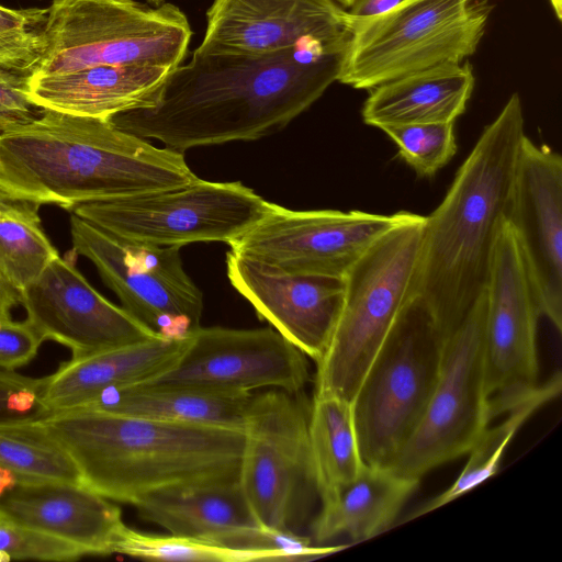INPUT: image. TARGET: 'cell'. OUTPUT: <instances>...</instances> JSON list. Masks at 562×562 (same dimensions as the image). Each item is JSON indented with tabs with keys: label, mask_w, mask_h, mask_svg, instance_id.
Segmentation results:
<instances>
[{
	"label": "cell",
	"mask_w": 562,
	"mask_h": 562,
	"mask_svg": "<svg viewBox=\"0 0 562 562\" xmlns=\"http://www.w3.org/2000/svg\"><path fill=\"white\" fill-rule=\"evenodd\" d=\"M349 40L310 41L274 53L195 49L149 102L110 117L116 127L184 153L254 140L286 126L338 77Z\"/></svg>",
	"instance_id": "obj_1"
},
{
	"label": "cell",
	"mask_w": 562,
	"mask_h": 562,
	"mask_svg": "<svg viewBox=\"0 0 562 562\" xmlns=\"http://www.w3.org/2000/svg\"><path fill=\"white\" fill-rule=\"evenodd\" d=\"M198 177L182 153L110 120L41 110L0 134V190L69 212L81 204L182 187Z\"/></svg>",
	"instance_id": "obj_2"
},
{
	"label": "cell",
	"mask_w": 562,
	"mask_h": 562,
	"mask_svg": "<svg viewBox=\"0 0 562 562\" xmlns=\"http://www.w3.org/2000/svg\"><path fill=\"white\" fill-rule=\"evenodd\" d=\"M526 137L515 92L481 133L441 203L425 216L412 297L426 306L446 337L485 290Z\"/></svg>",
	"instance_id": "obj_3"
},
{
	"label": "cell",
	"mask_w": 562,
	"mask_h": 562,
	"mask_svg": "<svg viewBox=\"0 0 562 562\" xmlns=\"http://www.w3.org/2000/svg\"><path fill=\"white\" fill-rule=\"evenodd\" d=\"M66 449L82 484L137 505L158 492L239 480L244 431L93 409L42 420Z\"/></svg>",
	"instance_id": "obj_4"
},
{
	"label": "cell",
	"mask_w": 562,
	"mask_h": 562,
	"mask_svg": "<svg viewBox=\"0 0 562 562\" xmlns=\"http://www.w3.org/2000/svg\"><path fill=\"white\" fill-rule=\"evenodd\" d=\"M424 225V215L406 212L344 277V301L316 362L314 395L352 402L372 359L412 299Z\"/></svg>",
	"instance_id": "obj_5"
},
{
	"label": "cell",
	"mask_w": 562,
	"mask_h": 562,
	"mask_svg": "<svg viewBox=\"0 0 562 562\" xmlns=\"http://www.w3.org/2000/svg\"><path fill=\"white\" fill-rule=\"evenodd\" d=\"M192 30L172 3L151 8L135 0H53L43 50L30 75L101 65H154L173 69L184 59Z\"/></svg>",
	"instance_id": "obj_6"
},
{
	"label": "cell",
	"mask_w": 562,
	"mask_h": 562,
	"mask_svg": "<svg viewBox=\"0 0 562 562\" xmlns=\"http://www.w3.org/2000/svg\"><path fill=\"white\" fill-rule=\"evenodd\" d=\"M446 336L412 297L372 359L351 402L362 463L390 468L436 386Z\"/></svg>",
	"instance_id": "obj_7"
},
{
	"label": "cell",
	"mask_w": 562,
	"mask_h": 562,
	"mask_svg": "<svg viewBox=\"0 0 562 562\" xmlns=\"http://www.w3.org/2000/svg\"><path fill=\"white\" fill-rule=\"evenodd\" d=\"M490 0H405L381 14H349L351 38L338 81L371 90L400 77L473 55L485 33Z\"/></svg>",
	"instance_id": "obj_8"
},
{
	"label": "cell",
	"mask_w": 562,
	"mask_h": 562,
	"mask_svg": "<svg viewBox=\"0 0 562 562\" xmlns=\"http://www.w3.org/2000/svg\"><path fill=\"white\" fill-rule=\"evenodd\" d=\"M310 405L302 393L280 389L250 398L239 484L259 526L299 532L319 502L308 439Z\"/></svg>",
	"instance_id": "obj_9"
},
{
	"label": "cell",
	"mask_w": 562,
	"mask_h": 562,
	"mask_svg": "<svg viewBox=\"0 0 562 562\" xmlns=\"http://www.w3.org/2000/svg\"><path fill=\"white\" fill-rule=\"evenodd\" d=\"M268 205L239 181L196 178L178 188L81 204L71 213L124 240L182 247L229 245L265 215Z\"/></svg>",
	"instance_id": "obj_10"
},
{
	"label": "cell",
	"mask_w": 562,
	"mask_h": 562,
	"mask_svg": "<svg viewBox=\"0 0 562 562\" xmlns=\"http://www.w3.org/2000/svg\"><path fill=\"white\" fill-rule=\"evenodd\" d=\"M485 293L445 339L439 376L428 405L390 468L422 477L468 454L492 420L485 383Z\"/></svg>",
	"instance_id": "obj_11"
},
{
	"label": "cell",
	"mask_w": 562,
	"mask_h": 562,
	"mask_svg": "<svg viewBox=\"0 0 562 562\" xmlns=\"http://www.w3.org/2000/svg\"><path fill=\"white\" fill-rule=\"evenodd\" d=\"M75 254L89 259L122 307L167 338L200 326L203 294L186 272L178 246L121 239L71 213Z\"/></svg>",
	"instance_id": "obj_12"
},
{
	"label": "cell",
	"mask_w": 562,
	"mask_h": 562,
	"mask_svg": "<svg viewBox=\"0 0 562 562\" xmlns=\"http://www.w3.org/2000/svg\"><path fill=\"white\" fill-rule=\"evenodd\" d=\"M405 213L293 211L269 202L265 215L228 246L236 255L291 273L344 279Z\"/></svg>",
	"instance_id": "obj_13"
},
{
	"label": "cell",
	"mask_w": 562,
	"mask_h": 562,
	"mask_svg": "<svg viewBox=\"0 0 562 562\" xmlns=\"http://www.w3.org/2000/svg\"><path fill=\"white\" fill-rule=\"evenodd\" d=\"M484 293L485 383L494 419L539 384L541 312L508 221L498 235Z\"/></svg>",
	"instance_id": "obj_14"
},
{
	"label": "cell",
	"mask_w": 562,
	"mask_h": 562,
	"mask_svg": "<svg viewBox=\"0 0 562 562\" xmlns=\"http://www.w3.org/2000/svg\"><path fill=\"white\" fill-rule=\"evenodd\" d=\"M310 378L307 357L272 327L199 326L177 363L143 384L236 394L270 387L297 394Z\"/></svg>",
	"instance_id": "obj_15"
},
{
	"label": "cell",
	"mask_w": 562,
	"mask_h": 562,
	"mask_svg": "<svg viewBox=\"0 0 562 562\" xmlns=\"http://www.w3.org/2000/svg\"><path fill=\"white\" fill-rule=\"evenodd\" d=\"M21 304L43 341L66 346L71 358L161 336L106 300L59 255L21 291Z\"/></svg>",
	"instance_id": "obj_16"
},
{
	"label": "cell",
	"mask_w": 562,
	"mask_h": 562,
	"mask_svg": "<svg viewBox=\"0 0 562 562\" xmlns=\"http://www.w3.org/2000/svg\"><path fill=\"white\" fill-rule=\"evenodd\" d=\"M507 221L540 312L562 328V157L525 138Z\"/></svg>",
	"instance_id": "obj_17"
},
{
	"label": "cell",
	"mask_w": 562,
	"mask_h": 562,
	"mask_svg": "<svg viewBox=\"0 0 562 562\" xmlns=\"http://www.w3.org/2000/svg\"><path fill=\"white\" fill-rule=\"evenodd\" d=\"M226 272L260 318L315 363L321 359L341 310L344 279L291 273L231 250Z\"/></svg>",
	"instance_id": "obj_18"
},
{
	"label": "cell",
	"mask_w": 562,
	"mask_h": 562,
	"mask_svg": "<svg viewBox=\"0 0 562 562\" xmlns=\"http://www.w3.org/2000/svg\"><path fill=\"white\" fill-rule=\"evenodd\" d=\"M350 37L348 12L331 0H214L198 49L263 54Z\"/></svg>",
	"instance_id": "obj_19"
},
{
	"label": "cell",
	"mask_w": 562,
	"mask_h": 562,
	"mask_svg": "<svg viewBox=\"0 0 562 562\" xmlns=\"http://www.w3.org/2000/svg\"><path fill=\"white\" fill-rule=\"evenodd\" d=\"M0 514L82 548L112 554L125 526L120 507L83 484L20 476L0 468Z\"/></svg>",
	"instance_id": "obj_20"
},
{
	"label": "cell",
	"mask_w": 562,
	"mask_h": 562,
	"mask_svg": "<svg viewBox=\"0 0 562 562\" xmlns=\"http://www.w3.org/2000/svg\"><path fill=\"white\" fill-rule=\"evenodd\" d=\"M191 341L164 336L63 362L43 378V400L53 412L76 408L101 392L146 383L173 367Z\"/></svg>",
	"instance_id": "obj_21"
},
{
	"label": "cell",
	"mask_w": 562,
	"mask_h": 562,
	"mask_svg": "<svg viewBox=\"0 0 562 562\" xmlns=\"http://www.w3.org/2000/svg\"><path fill=\"white\" fill-rule=\"evenodd\" d=\"M170 70L154 65H101L29 75L27 93L42 110L109 120L146 105Z\"/></svg>",
	"instance_id": "obj_22"
},
{
	"label": "cell",
	"mask_w": 562,
	"mask_h": 562,
	"mask_svg": "<svg viewBox=\"0 0 562 562\" xmlns=\"http://www.w3.org/2000/svg\"><path fill=\"white\" fill-rule=\"evenodd\" d=\"M475 85L472 65L446 64L387 81L370 90L361 116L367 125L454 123Z\"/></svg>",
	"instance_id": "obj_23"
},
{
	"label": "cell",
	"mask_w": 562,
	"mask_h": 562,
	"mask_svg": "<svg viewBox=\"0 0 562 562\" xmlns=\"http://www.w3.org/2000/svg\"><path fill=\"white\" fill-rule=\"evenodd\" d=\"M419 483L389 468L363 464L353 479L319 502L311 522L313 540L323 543L348 536L362 542L385 532Z\"/></svg>",
	"instance_id": "obj_24"
},
{
	"label": "cell",
	"mask_w": 562,
	"mask_h": 562,
	"mask_svg": "<svg viewBox=\"0 0 562 562\" xmlns=\"http://www.w3.org/2000/svg\"><path fill=\"white\" fill-rule=\"evenodd\" d=\"M251 396L252 393L137 384L108 389L72 409L103 411L243 431Z\"/></svg>",
	"instance_id": "obj_25"
},
{
	"label": "cell",
	"mask_w": 562,
	"mask_h": 562,
	"mask_svg": "<svg viewBox=\"0 0 562 562\" xmlns=\"http://www.w3.org/2000/svg\"><path fill=\"white\" fill-rule=\"evenodd\" d=\"M138 516L169 535L217 542L227 533L258 525L239 480L150 494L135 505Z\"/></svg>",
	"instance_id": "obj_26"
},
{
	"label": "cell",
	"mask_w": 562,
	"mask_h": 562,
	"mask_svg": "<svg viewBox=\"0 0 562 562\" xmlns=\"http://www.w3.org/2000/svg\"><path fill=\"white\" fill-rule=\"evenodd\" d=\"M308 439L321 502L353 479L363 465L351 403L333 395H314Z\"/></svg>",
	"instance_id": "obj_27"
},
{
	"label": "cell",
	"mask_w": 562,
	"mask_h": 562,
	"mask_svg": "<svg viewBox=\"0 0 562 562\" xmlns=\"http://www.w3.org/2000/svg\"><path fill=\"white\" fill-rule=\"evenodd\" d=\"M561 372H555L548 381L533 390L525 400L506 412L504 419L483 430L468 452V461L456 481L441 494L426 502L406 520L434 512L460 496L469 493L496 474L501 460L516 432L530 416L561 392Z\"/></svg>",
	"instance_id": "obj_28"
},
{
	"label": "cell",
	"mask_w": 562,
	"mask_h": 562,
	"mask_svg": "<svg viewBox=\"0 0 562 562\" xmlns=\"http://www.w3.org/2000/svg\"><path fill=\"white\" fill-rule=\"evenodd\" d=\"M38 209L0 190V272L20 291L59 255L42 226Z\"/></svg>",
	"instance_id": "obj_29"
},
{
	"label": "cell",
	"mask_w": 562,
	"mask_h": 562,
	"mask_svg": "<svg viewBox=\"0 0 562 562\" xmlns=\"http://www.w3.org/2000/svg\"><path fill=\"white\" fill-rule=\"evenodd\" d=\"M42 420L0 425V468L30 479L82 484L74 460Z\"/></svg>",
	"instance_id": "obj_30"
},
{
	"label": "cell",
	"mask_w": 562,
	"mask_h": 562,
	"mask_svg": "<svg viewBox=\"0 0 562 562\" xmlns=\"http://www.w3.org/2000/svg\"><path fill=\"white\" fill-rule=\"evenodd\" d=\"M113 553L155 561L252 562L283 561L276 552L243 550L217 542L179 536L140 532L124 526Z\"/></svg>",
	"instance_id": "obj_31"
},
{
	"label": "cell",
	"mask_w": 562,
	"mask_h": 562,
	"mask_svg": "<svg viewBox=\"0 0 562 562\" xmlns=\"http://www.w3.org/2000/svg\"><path fill=\"white\" fill-rule=\"evenodd\" d=\"M397 146L401 158L420 178L434 177L457 151L453 123L382 127Z\"/></svg>",
	"instance_id": "obj_32"
},
{
	"label": "cell",
	"mask_w": 562,
	"mask_h": 562,
	"mask_svg": "<svg viewBox=\"0 0 562 562\" xmlns=\"http://www.w3.org/2000/svg\"><path fill=\"white\" fill-rule=\"evenodd\" d=\"M47 9L0 5V69L30 75L41 57Z\"/></svg>",
	"instance_id": "obj_33"
},
{
	"label": "cell",
	"mask_w": 562,
	"mask_h": 562,
	"mask_svg": "<svg viewBox=\"0 0 562 562\" xmlns=\"http://www.w3.org/2000/svg\"><path fill=\"white\" fill-rule=\"evenodd\" d=\"M217 543L234 549L276 552L282 557L283 561L315 560L338 553L349 547V544L317 546L311 538L297 532L259 525L232 531Z\"/></svg>",
	"instance_id": "obj_34"
},
{
	"label": "cell",
	"mask_w": 562,
	"mask_h": 562,
	"mask_svg": "<svg viewBox=\"0 0 562 562\" xmlns=\"http://www.w3.org/2000/svg\"><path fill=\"white\" fill-rule=\"evenodd\" d=\"M0 551L11 560L75 561L88 555L72 542L7 519L0 520Z\"/></svg>",
	"instance_id": "obj_35"
},
{
	"label": "cell",
	"mask_w": 562,
	"mask_h": 562,
	"mask_svg": "<svg viewBox=\"0 0 562 562\" xmlns=\"http://www.w3.org/2000/svg\"><path fill=\"white\" fill-rule=\"evenodd\" d=\"M43 378L0 367V425L31 423L52 414L43 400Z\"/></svg>",
	"instance_id": "obj_36"
},
{
	"label": "cell",
	"mask_w": 562,
	"mask_h": 562,
	"mask_svg": "<svg viewBox=\"0 0 562 562\" xmlns=\"http://www.w3.org/2000/svg\"><path fill=\"white\" fill-rule=\"evenodd\" d=\"M29 75L0 69V134L34 119L42 109L27 93Z\"/></svg>",
	"instance_id": "obj_37"
},
{
	"label": "cell",
	"mask_w": 562,
	"mask_h": 562,
	"mask_svg": "<svg viewBox=\"0 0 562 562\" xmlns=\"http://www.w3.org/2000/svg\"><path fill=\"white\" fill-rule=\"evenodd\" d=\"M43 339L26 322L0 319V367L14 370L29 363Z\"/></svg>",
	"instance_id": "obj_38"
},
{
	"label": "cell",
	"mask_w": 562,
	"mask_h": 562,
	"mask_svg": "<svg viewBox=\"0 0 562 562\" xmlns=\"http://www.w3.org/2000/svg\"><path fill=\"white\" fill-rule=\"evenodd\" d=\"M405 0H353L347 10L351 18H370L386 12Z\"/></svg>",
	"instance_id": "obj_39"
},
{
	"label": "cell",
	"mask_w": 562,
	"mask_h": 562,
	"mask_svg": "<svg viewBox=\"0 0 562 562\" xmlns=\"http://www.w3.org/2000/svg\"><path fill=\"white\" fill-rule=\"evenodd\" d=\"M21 304V291L0 272V319L11 318V310Z\"/></svg>",
	"instance_id": "obj_40"
},
{
	"label": "cell",
	"mask_w": 562,
	"mask_h": 562,
	"mask_svg": "<svg viewBox=\"0 0 562 562\" xmlns=\"http://www.w3.org/2000/svg\"><path fill=\"white\" fill-rule=\"evenodd\" d=\"M554 14L559 21L562 19V0H550Z\"/></svg>",
	"instance_id": "obj_41"
},
{
	"label": "cell",
	"mask_w": 562,
	"mask_h": 562,
	"mask_svg": "<svg viewBox=\"0 0 562 562\" xmlns=\"http://www.w3.org/2000/svg\"><path fill=\"white\" fill-rule=\"evenodd\" d=\"M331 1L345 10H348L353 2V0H331Z\"/></svg>",
	"instance_id": "obj_42"
},
{
	"label": "cell",
	"mask_w": 562,
	"mask_h": 562,
	"mask_svg": "<svg viewBox=\"0 0 562 562\" xmlns=\"http://www.w3.org/2000/svg\"><path fill=\"white\" fill-rule=\"evenodd\" d=\"M10 560H11L10 555H8V554H7L5 552H3V551H0V562H8V561H10Z\"/></svg>",
	"instance_id": "obj_43"
},
{
	"label": "cell",
	"mask_w": 562,
	"mask_h": 562,
	"mask_svg": "<svg viewBox=\"0 0 562 562\" xmlns=\"http://www.w3.org/2000/svg\"><path fill=\"white\" fill-rule=\"evenodd\" d=\"M149 4L151 5H155V7H159L161 5L162 3H165V0H146Z\"/></svg>",
	"instance_id": "obj_44"
},
{
	"label": "cell",
	"mask_w": 562,
	"mask_h": 562,
	"mask_svg": "<svg viewBox=\"0 0 562 562\" xmlns=\"http://www.w3.org/2000/svg\"><path fill=\"white\" fill-rule=\"evenodd\" d=\"M1 519H4V517L0 514V520H1Z\"/></svg>",
	"instance_id": "obj_45"
}]
</instances>
